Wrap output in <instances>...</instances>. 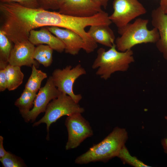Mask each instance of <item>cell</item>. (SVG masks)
<instances>
[{"label": "cell", "mask_w": 167, "mask_h": 167, "mask_svg": "<svg viewBox=\"0 0 167 167\" xmlns=\"http://www.w3.org/2000/svg\"><path fill=\"white\" fill-rule=\"evenodd\" d=\"M128 138L125 129L116 127L101 142L94 144L86 152L77 157L75 162L81 165L97 161L106 162L117 157Z\"/></svg>", "instance_id": "1"}, {"label": "cell", "mask_w": 167, "mask_h": 167, "mask_svg": "<svg viewBox=\"0 0 167 167\" xmlns=\"http://www.w3.org/2000/svg\"><path fill=\"white\" fill-rule=\"evenodd\" d=\"M135 61L131 49L124 52L118 50L115 44L108 50L100 48L97 51V57L92 68H98L96 74L105 80L117 71L125 72L128 69L130 64Z\"/></svg>", "instance_id": "2"}, {"label": "cell", "mask_w": 167, "mask_h": 167, "mask_svg": "<svg viewBox=\"0 0 167 167\" xmlns=\"http://www.w3.org/2000/svg\"><path fill=\"white\" fill-rule=\"evenodd\" d=\"M148 19L138 18L132 23L118 29L121 36L115 40L117 49L124 52L138 44L156 43L159 38V33L155 28L151 30L148 28Z\"/></svg>", "instance_id": "3"}, {"label": "cell", "mask_w": 167, "mask_h": 167, "mask_svg": "<svg viewBox=\"0 0 167 167\" xmlns=\"http://www.w3.org/2000/svg\"><path fill=\"white\" fill-rule=\"evenodd\" d=\"M84 111V109L70 96L61 92L57 98L49 103L44 116L35 122L33 126H37L42 123H45L46 124L47 130L49 134L50 125L61 117L64 116H69L76 113H82Z\"/></svg>", "instance_id": "4"}, {"label": "cell", "mask_w": 167, "mask_h": 167, "mask_svg": "<svg viewBox=\"0 0 167 167\" xmlns=\"http://www.w3.org/2000/svg\"><path fill=\"white\" fill-rule=\"evenodd\" d=\"M86 74V71L80 64L72 68L71 66H66L62 69L54 70L51 76L54 83L61 92L70 96L77 103L82 98L80 94H75L73 87L75 80L80 76Z\"/></svg>", "instance_id": "5"}, {"label": "cell", "mask_w": 167, "mask_h": 167, "mask_svg": "<svg viewBox=\"0 0 167 167\" xmlns=\"http://www.w3.org/2000/svg\"><path fill=\"white\" fill-rule=\"evenodd\" d=\"M113 6V12L109 17L118 29L124 27L147 12L146 9L138 0H114Z\"/></svg>", "instance_id": "6"}, {"label": "cell", "mask_w": 167, "mask_h": 167, "mask_svg": "<svg viewBox=\"0 0 167 167\" xmlns=\"http://www.w3.org/2000/svg\"><path fill=\"white\" fill-rule=\"evenodd\" d=\"M81 113L68 116L65 122L68 133L66 150L76 148L85 139L91 137L93 131L89 122Z\"/></svg>", "instance_id": "7"}, {"label": "cell", "mask_w": 167, "mask_h": 167, "mask_svg": "<svg viewBox=\"0 0 167 167\" xmlns=\"http://www.w3.org/2000/svg\"><path fill=\"white\" fill-rule=\"evenodd\" d=\"M61 92L54 85L52 76H49L45 86L39 90L34 100L33 107L22 116L25 121L34 122L40 113L45 112L50 101L57 98Z\"/></svg>", "instance_id": "8"}, {"label": "cell", "mask_w": 167, "mask_h": 167, "mask_svg": "<svg viewBox=\"0 0 167 167\" xmlns=\"http://www.w3.org/2000/svg\"><path fill=\"white\" fill-rule=\"evenodd\" d=\"M58 10L60 13L80 17H91L103 11L93 0H61Z\"/></svg>", "instance_id": "9"}, {"label": "cell", "mask_w": 167, "mask_h": 167, "mask_svg": "<svg viewBox=\"0 0 167 167\" xmlns=\"http://www.w3.org/2000/svg\"><path fill=\"white\" fill-rule=\"evenodd\" d=\"M35 48L34 45L28 40L14 44L9 58V64L19 67L24 66L32 67L34 65L38 68L39 63L33 57Z\"/></svg>", "instance_id": "10"}, {"label": "cell", "mask_w": 167, "mask_h": 167, "mask_svg": "<svg viewBox=\"0 0 167 167\" xmlns=\"http://www.w3.org/2000/svg\"><path fill=\"white\" fill-rule=\"evenodd\" d=\"M46 28L63 43L66 53L75 55L78 54L80 50L83 49L84 42L83 38L75 32L56 26Z\"/></svg>", "instance_id": "11"}, {"label": "cell", "mask_w": 167, "mask_h": 167, "mask_svg": "<svg viewBox=\"0 0 167 167\" xmlns=\"http://www.w3.org/2000/svg\"><path fill=\"white\" fill-rule=\"evenodd\" d=\"M152 24L159 32L160 37L156 43L158 49L167 60V14L159 6L151 13Z\"/></svg>", "instance_id": "12"}, {"label": "cell", "mask_w": 167, "mask_h": 167, "mask_svg": "<svg viewBox=\"0 0 167 167\" xmlns=\"http://www.w3.org/2000/svg\"><path fill=\"white\" fill-rule=\"evenodd\" d=\"M28 40L34 45L45 44L53 50L61 53L65 50L63 43L52 34L47 28L43 27L39 30H31Z\"/></svg>", "instance_id": "13"}, {"label": "cell", "mask_w": 167, "mask_h": 167, "mask_svg": "<svg viewBox=\"0 0 167 167\" xmlns=\"http://www.w3.org/2000/svg\"><path fill=\"white\" fill-rule=\"evenodd\" d=\"M97 43L111 47L115 44V36L109 25H100L90 26L87 32Z\"/></svg>", "instance_id": "14"}, {"label": "cell", "mask_w": 167, "mask_h": 167, "mask_svg": "<svg viewBox=\"0 0 167 167\" xmlns=\"http://www.w3.org/2000/svg\"><path fill=\"white\" fill-rule=\"evenodd\" d=\"M5 71L7 89L9 91L15 89L22 84L24 78V74L20 67L8 64L5 68Z\"/></svg>", "instance_id": "15"}, {"label": "cell", "mask_w": 167, "mask_h": 167, "mask_svg": "<svg viewBox=\"0 0 167 167\" xmlns=\"http://www.w3.org/2000/svg\"><path fill=\"white\" fill-rule=\"evenodd\" d=\"M12 42L2 30H0V69H5L13 48Z\"/></svg>", "instance_id": "16"}, {"label": "cell", "mask_w": 167, "mask_h": 167, "mask_svg": "<svg viewBox=\"0 0 167 167\" xmlns=\"http://www.w3.org/2000/svg\"><path fill=\"white\" fill-rule=\"evenodd\" d=\"M36 93L24 89L21 96L15 101V105L19 110L22 116L32 109Z\"/></svg>", "instance_id": "17"}, {"label": "cell", "mask_w": 167, "mask_h": 167, "mask_svg": "<svg viewBox=\"0 0 167 167\" xmlns=\"http://www.w3.org/2000/svg\"><path fill=\"white\" fill-rule=\"evenodd\" d=\"M53 50L48 45H39L35 48L33 58L45 67H48L51 65L53 62Z\"/></svg>", "instance_id": "18"}, {"label": "cell", "mask_w": 167, "mask_h": 167, "mask_svg": "<svg viewBox=\"0 0 167 167\" xmlns=\"http://www.w3.org/2000/svg\"><path fill=\"white\" fill-rule=\"evenodd\" d=\"M32 67V73L25 85V89L36 93L40 88L42 81L47 76L46 73L37 69L34 65H33Z\"/></svg>", "instance_id": "19"}, {"label": "cell", "mask_w": 167, "mask_h": 167, "mask_svg": "<svg viewBox=\"0 0 167 167\" xmlns=\"http://www.w3.org/2000/svg\"><path fill=\"white\" fill-rule=\"evenodd\" d=\"M124 163L135 167H150L139 160L136 157L131 156L127 149L124 145L121 149L117 156Z\"/></svg>", "instance_id": "20"}, {"label": "cell", "mask_w": 167, "mask_h": 167, "mask_svg": "<svg viewBox=\"0 0 167 167\" xmlns=\"http://www.w3.org/2000/svg\"><path fill=\"white\" fill-rule=\"evenodd\" d=\"M0 161L4 167H22L24 166L21 159L8 152L4 156L0 159Z\"/></svg>", "instance_id": "21"}, {"label": "cell", "mask_w": 167, "mask_h": 167, "mask_svg": "<svg viewBox=\"0 0 167 167\" xmlns=\"http://www.w3.org/2000/svg\"><path fill=\"white\" fill-rule=\"evenodd\" d=\"M61 0H37L39 8L48 10H58Z\"/></svg>", "instance_id": "22"}, {"label": "cell", "mask_w": 167, "mask_h": 167, "mask_svg": "<svg viewBox=\"0 0 167 167\" xmlns=\"http://www.w3.org/2000/svg\"><path fill=\"white\" fill-rule=\"evenodd\" d=\"M1 3L15 2L25 7L37 8H39L37 0H0Z\"/></svg>", "instance_id": "23"}, {"label": "cell", "mask_w": 167, "mask_h": 167, "mask_svg": "<svg viewBox=\"0 0 167 167\" xmlns=\"http://www.w3.org/2000/svg\"><path fill=\"white\" fill-rule=\"evenodd\" d=\"M7 89V81L5 69H0V91L3 92Z\"/></svg>", "instance_id": "24"}, {"label": "cell", "mask_w": 167, "mask_h": 167, "mask_svg": "<svg viewBox=\"0 0 167 167\" xmlns=\"http://www.w3.org/2000/svg\"><path fill=\"white\" fill-rule=\"evenodd\" d=\"M3 138L0 136V159L8 153L4 149L3 146Z\"/></svg>", "instance_id": "25"}, {"label": "cell", "mask_w": 167, "mask_h": 167, "mask_svg": "<svg viewBox=\"0 0 167 167\" xmlns=\"http://www.w3.org/2000/svg\"><path fill=\"white\" fill-rule=\"evenodd\" d=\"M159 6L165 13L167 14V0H161Z\"/></svg>", "instance_id": "26"}, {"label": "cell", "mask_w": 167, "mask_h": 167, "mask_svg": "<svg viewBox=\"0 0 167 167\" xmlns=\"http://www.w3.org/2000/svg\"><path fill=\"white\" fill-rule=\"evenodd\" d=\"M165 118L167 121V116H165ZM161 143L164 150V152L167 154V137L162 139Z\"/></svg>", "instance_id": "27"}, {"label": "cell", "mask_w": 167, "mask_h": 167, "mask_svg": "<svg viewBox=\"0 0 167 167\" xmlns=\"http://www.w3.org/2000/svg\"><path fill=\"white\" fill-rule=\"evenodd\" d=\"M96 2L106 9L107 6L108 2L109 0H93Z\"/></svg>", "instance_id": "28"}]
</instances>
